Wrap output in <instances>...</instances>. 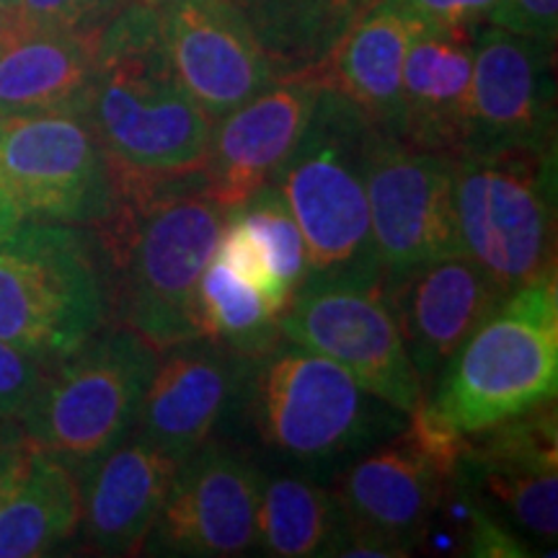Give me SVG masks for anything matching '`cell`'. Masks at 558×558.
Segmentation results:
<instances>
[{
	"mask_svg": "<svg viewBox=\"0 0 558 558\" xmlns=\"http://www.w3.org/2000/svg\"><path fill=\"white\" fill-rule=\"evenodd\" d=\"M486 24L556 47L558 0H497Z\"/></svg>",
	"mask_w": 558,
	"mask_h": 558,
	"instance_id": "31",
	"label": "cell"
},
{
	"mask_svg": "<svg viewBox=\"0 0 558 558\" xmlns=\"http://www.w3.org/2000/svg\"><path fill=\"white\" fill-rule=\"evenodd\" d=\"M463 254L505 295L556 279V148L452 158Z\"/></svg>",
	"mask_w": 558,
	"mask_h": 558,
	"instance_id": "7",
	"label": "cell"
},
{
	"mask_svg": "<svg viewBox=\"0 0 558 558\" xmlns=\"http://www.w3.org/2000/svg\"><path fill=\"white\" fill-rule=\"evenodd\" d=\"M320 86L318 73L284 75L213 122L202 177L207 194L226 213L269 184L303 135Z\"/></svg>",
	"mask_w": 558,
	"mask_h": 558,
	"instance_id": "19",
	"label": "cell"
},
{
	"mask_svg": "<svg viewBox=\"0 0 558 558\" xmlns=\"http://www.w3.org/2000/svg\"><path fill=\"white\" fill-rule=\"evenodd\" d=\"M124 3L130 0H19V19L81 37H96Z\"/></svg>",
	"mask_w": 558,
	"mask_h": 558,
	"instance_id": "29",
	"label": "cell"
},
{
	"mask_svg": "<svg viewBox=\"0 0 558 558\" xmlns=\"http://www.w3.org/2000/svg\"><path fill=\"white\" fill-rule=\"evenodd\" d=\"M109 316L96 243L83 228L29 220L0 243V339L52 365Z\"/></svg>",
	"mask_w": 558,
	"mask_h": 558,
	"instance_id": "8",
	"label": "cell"
},
{
	"mask_svg": "<svg viewBox=\"0 0 558 558\" xmlns=\"http://www.w3.org/2000/svg\"><path fill=\"white\" fill-rule=\"evenodd\" d=\"M383 277H305L279 316V333L337 362L362 388L409 416L424 390L383 295Z\"/></svg>",
	"mask_w": 558,
	"mask_h": 558,
	"instance_id": "9",
	"label": "cell"
},
{
	"mask_svg": "<svg viewBox=\"0 0 558 558\" xmlns=\"http://www.w3.org/2000/svg\"><path fill=\"white\" fill-rule=\"evenodd\" d=\"M264 471L246 450L209 442L179 465L140 554L233 558L256 548Z\"/></svg>",
	"mask_w": 558,
	"mask_h": 558,
	"instance_id": "13",
	"label": "cell"
},
{
	"mask_svg": "<svg viewBox=\"0 0 558 558\" xmlns=\"http://www.w3.org/2000/svg\"><path fill=\"white\" fill-rule=\"evenodd\" d=\"M367 207L383 275L460 254L452 158L378 130L367 166Z\"/></svg>",
	"mask_w": 558,
	"mask_h": 558,
	"instance_id": "12",
	"label": "cell"
},
{
	"mask_svg": "<svg viewBox=\"0 0 558 558\" xmlns=\"http://www.w3.org/2000/svg\"><path fill=\"white\" fill-rule=\"evenodd\" d=\"M21 222H24V218H21L16 205H13L9 192H5L3 181H0V243H3L5 239H11Z\"/></svg>",
	"mask_w": 558,
	"mask_h": 558,
	"instance_id": "34",
	"label": "cell"
},
{
	"mask_svg": "<svg viewBox=\"0 0 558 558\" xmlns=\"http://www.w3.org/2000/svg\"><path fill=\"white\" fill-rule=\"evenodd\" d=\"M181 463L132 429L107 456L75 473L88 548L99 556L140 554Z\"/></svg>",
	"mask_w": 558,
	"mask_h": 558,
	"instance_id": "20",
	"label": "cell"
},
{
	"mask_svg": "<svg viewBox=\"0 0 558 558\" xmlns=\"http://www.w3.org/2000/svg\"><path fill=\"white\" fill-rule=\"evenodd\" d=\"M111 177L114 205L90 228L109 311L160 354L202 337L197 290L218 251L226 209L207 194L202 169H111Z\"/></svg>",
	"mask_w": 558,
	"mask_h": 558,
	"instance_id": "1",
	"label": "cell"
},
{
	"mask_svg": "<svg viewBox=\"0 0 558 558\" xmlns=\"http://www.w3.org/2000/svg\"><path fill=\"white\" fill-rule=\"evenodd\" d=\"M344 530V514L331 488L311 473H279L264 481L256 512L254 554L271 558L329 556Z\"/></svg>",
	"mask_w": 558,
	"mask_h": 558,
	"instance_id": "26",
	"label": "cell"
},
{
	"mask_svg": "<svg viewBox=\"0 0 558 558\" xmlns=\"http://www.w3.org/2000/svg\"><path fill=\"white\" fill-rule=\"evenodd\" d=\"M19 16V0H0V29Z\"/></svg>",
	"mask_w": 558,
	"mask_h": 558,
	"instance_id": "35",
	"label": "cell"
},
{
	"mask_svg": "<svg viewBox=\"0 0 558 558\" xmlns=\"http://www.w3.org/2000/svg\"><path fill=\"white\" fill-rule=\"evenodd\" d=\"M473 73V29L416 34L401 81L399 135L414 148L458 158L465 148Z\"/></svg>",
	"mask_w": 558,
	"mask_h": 558,
	"instance_id": "21",
	"label": "cell"
},
{
	"mask_svg": "<svg viewBox=\"0 0 558 558\" xmlns=\"http://www.w3.org/2000/svg\"><path fill=\"white\" fill-rule=\"evenodd\" d=\"M96 37L13 19L0 29V117L81 111Z\"/></svg>",
	"mask_w": 558,
	"mask_h": 558,
	"instance_id": "22",
	"label": "cell"
},
{
	"mask_svg": "<svg viewBox=\"0 0 558 558\" xmlns=\"http://www.w3.org/2000/svg\"><path fill=\"white\" fill-rule=\"evenodd\" d=\"M41 375H45L41 362L0 339V418L19 422L32 396L37 393Z\"/></svg>",
	"mask_w": 558,
	"mask_h": 558,
	"instance_id": "30",
	"label": "cell"
},
{
	"mask_svg": "<svg viewBox=\"0 0 558 558\" xmlns=\"http://www.w3.org/2000/svg\"><path fill=\"white\" fill-rule=\"evenodd\" d=\"M378 124L337 88L320 86L295 148L271 173L308 254V275H383L367 207Z\"/></svg>",
	"mask_w": 558,
	"mask_h": 558,
	"instance_id": "4",
	"label": "cell"
},
{
	"mask_svg": "<svg viewBox=\"0 0 558 558\" xmlns=\"http://www.w3.org/2000/svg\"><path fill=\"white\" fill-rule=\"evenodd\" d=\"M558 390V282L527 284L473 331L429 390V409L463 435L522 414Z\"/></svg>",
	"mask_w": 558,
	"mask_h": 558,
	"instance_id": "5",
	"label": "cell"
},
{
	"mask_svg": "<svg viewBox=\"0 0 558 558\" xmlns=\"http://www.w3.org/2000/svg\"><path fill=\"white\" fill-rule=\"evenodd\" d=\"M81 114L111 169L124 171H197L213 132L171 65L148 0L124 3L96 34Z\"/></svg>",
	"mask_w": 558,
	"mask_h": 558,
	"instance_id": "2",
	"label": "cell"
},
{
	"mask_svg": "<svg viewBox=\"0 0 558 558\" xmlns=\"http://www.w3.org/2000/svg\"><path fill=\"white\" fill-rule=\"evenodd\" d=\"M135 424L153 445L186 460L239 411L251 357L197 337L163 349Z\"/></svg>",
	"mask_w": 558,
	"mask_h": 558,
	"instance_id": "18",
	"label": "cell"
},
{
	"mask_svg": "<svg viewBox=\"0 0 558 558\" xmlns=\"http://www.w3.org/2000/svg\"><path fill=\"white\" fill-rule=\"evenodd\" d=\"M228 220H233L254 248L259 251L262 262L275 284L279 308L290 303L292 292L308 275V254L295 218H292L288 202L277 192V186L264 184L243 205L228 209ZM282 316V313H279Z\"/></svg>",
	"mask_w": 558,
	"mask_h": 558,
	"instance_id": "28",
	"label": "cell"
},
{
	"mask_svg": "<svg viewBox=\"0 0 558 558\" xmlns=\"http://www.w3.org/2000/svg\"><path fill=\"white\" fill-rule=\"evenodd\" d=\"M554 50L492 24L473 29L469 128L460 156L556 148Z\"/></svg>",
	"mask_w": 558,
	"mask_h": 558,
	"instance_id": "14",
	"label": "cell"
},
{
	"mask_svg": "<svg viewBox=\"0 0 558 558\" xmlns=\"http://www.w3.org/2000/svg\"><path fill=\"white\" fill-rule=\"evenodd\" d=\"M456 484L525 543L558 535L556 399L465 435Z\"/></svg>",
	"mask_w": 558,
	"mask_h": 558,
	"instance_id": "11",
	"label": "cell"
},
{
	"mask_svg": "<svg viewBox=\"0 0 558 558\" xmlns=\"http://www.w3.org/2000/svg\"><path fill=\"white\" fill-rule=\"evenodd\" d=\"M197 311L202 337L233 349L241 357H259L282 339L279 311L269 298L218 254L199 279Z\"/></svg>",
	"mask_w": 558,
	"mask_h": 558,
	"instance_id": "27",
	"label": "cell"
},
{
	"mask_svg": "<svg viewBox=\"0 0 558 558\" xmlns=\"http://www.w3.org/2000/svg\"><path fill=\"white\" fill-rule=\"evenodd\" d=\"M34 448L24 429L13 418H0V499L9 494L16 478L24 473Z\"/></svg>",
	"mask_w": 558,
	"mask_h": 558,
	"instance_id": "33",
	"label": "cell"
},
{
	"mask_svg": "<svg viewBox=\"0 0 558 558\" xmlns=\"http://www.w3.org/2000/svg\"><path fill=\"white\" fill-rule=\"evenodd\" d=\"M452 478L456 473L416 442L403 424L393 437L349 460L331 492L347 527L414 554Z\"/></svg>",
	"mask_w": 558,
	"mask_h": 558,
	"instance_id": "17",
	"label": "cell"
},
{
	"mask_svg": "<svg viewBox=\"0 0 558 558\" xmlns=\"http://www.w3.org/2000/svg\"><path fill=\"white\" fill-rule=\"evenodd\" d=\"M0 181L21 218L94 228L114 205V177L81 111L0 117Z\"/></svg>",
	"mask_w": 558,
	"mask_h": 558,
	"instance_id": "10",
	"label": "cell"
},
{
	"mask_svg": "<svg viewBox=\"0 0 558 558\" xmlns=\"http://www.w3.org/2000/svg\"><path fill=\"white\" fill-rule=\"evenodd\" d=\"M396 9L437 29H476L486 24L497 0H388Z\"/></svg>",
	"mask_w": 558,
	"mask_h": 558,
	"instance_id": "32",
	"label": "cell"
},
{
	"mask_svg": "<svg viewBox=\"0 0 558 558\" xmlns=\"http://www.w3.org/2000/svg\"><path fill=\"white\" fill-rule=\"evenodd\" d=\"M383 295L424 393H429L452 354L507 300L499 284L463 251L386 275Z\"/></svg>",
	"mask_w": 558,
	"mask_h": 558,
	"instance_id": "16",
	"label": "cell"
},
{
	"mask_svg": "<svg viewBox=\"0 0 558 558\" xmlns=\"http://www.w3.org/2000/svg\"><path fill=\"white\" fill-rule=\"evenodd\" d=\"M158 352L117 324L45 367L37 393L19 416L34 450L75 473L99 460L135 429Z\"/></svg>",
	"mask_w": 558,
	"mask_h": 558,
	"instance_id": "6",
	"label": "cell"
},
{
	"mask_svg": "<svg viewBox=\"0 0 558 558\" xmlns=\"http://www.w3.org/2000/svg\"><path fill=\"white\" fill-rule=\"evenodd\" d=\"M422 29L427 26L407 11L375 0L341 37L318 78L357 104L378 128L399 132L403 65Z\"/></svg>",
	"mask_w": 558,
	"mask_h": 558,
	"instance_id": "23",
	"label": "cell"
},
{
	"mask_svg": "<svg viewBox=\"0 0 558 558\" xmlns=\"http://www.w3.org/2000/svg\"><path fill=\"white\" fill-rule=\"evenodd\" d=\"M81 525L78 476L62 460L34 450L0 499V558L52 554Z\"/></svg>",
	"mask_w": 558,
	"mask_h": 558,
	"instance_id": "25",
	"label": "cell"
},
{
	"mask_svg": "<svg viewBox=\"0 0 558 558\" xmlns=\"http://www.w3.org/2000/svg\"><path fill=\"white\" fill-rule=\"evenodd\" d=\"M179 81L213 122L279 75L230 0H148Z\"/></svg>",
	"mask_w": 558,
	"mask_h": 558,
	"instance_id": "15",
	"label": "cell"
},
{
	"mask_svg": "<svg viewBox=\"0 0 558 558\" xmlns=\"http://www.w3.org/2000/svg\"><path fill=\"white\" fill-rule=\"evenodd\" d=\"M239 409L264 450L311 476L341 469L407 424L344 367L288 339L251 360Z\"/></svg>",
	"mask_w": 558,
	"mask_h": 558,
	"instance_id": "3",
	"label": "cell"
},
{
	"mask_svg": "<svg viewBox=\"0 0 558 558\" xmlns=\"http://www.w3.org/2000/svg\"><path fill=\"white\" fill-rule=\"evenodd\" d=\"M284 75L318 73L375 0H230Z\"/></svg>",
	"mask_w": 558,
	"mask_h": 558,
	"instance_id": "24",
	"label": "cell"
}]
</instances>
